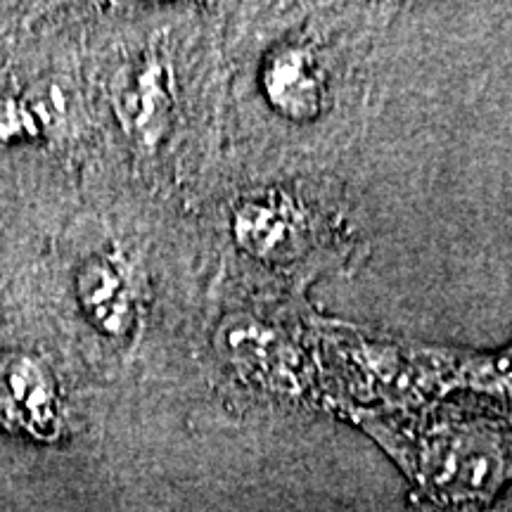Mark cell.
<instances>
[{"label": "cell", "mask_w": 512, "mask_h": 512, "mask_svg": "<svg viewBox=\"0 0 512 512\" xmlns=\"http://www.w3.org/2000/svg\"><path fill=\"white\" fill-rule=\"evenodd\" d=\"M0 422L41 441L60 434L62 401L57 382L36 356L12 351L0 358Z\"/></svg>", "instance_id": "6da1fadb"}, {"label": "cell", "mask_w": 512, "mask_h": 512, "mask_svg": "<svg viewBox=\"0 0 512 512\" xmlns=\"http://www.w3.org/2000/svg\"><path fill=\"white\" fill-rule=\"evenodd\" d=\"M121 126L140 147L152 150L162 143L171 121L169 69L150 57L121 76L114 93Z\"/></svg>", "instance_id": "7a4b0ae2"}, {"label": "cell", "mask_w": 512, "mask_h": 512, "mask_svg": "<svg viewBox=\"0 0 512 512\" xmlns=\"http://www.w3.org/2000/svg\"><path fill=\"white\" fill-rule=\"evenodd\" d=\"M264 93L285 119L313 121L323 110V79L304 46L275 48L264 64Z\"/></svg>", "instance_id": "3957f363"}, {"label": "cell", "mask_w": 512, "mask_h": 512, "mask_svg": "<svg viewBox=\"0 0 512 512\" xmlns=\"http://www.w3.org/2000/svg\"><path fill=\"white\" fill-rule=\"evenodd\" d=\"M76 297L102 335L124 337L133 323V294L121 266L110 256H91L76 273Z\"/></svg>", "instance_id": "277c9868"}, {"label": "cell", "mask_w": 512, "mask_h": 512, "mask_svg": "<svg viewBox=\"0 0 512 512\" xmlns=\"http://www.w3.org/2000/svg\"><path fill=\"white\" fill-rule=\"evenodd\" d=\"M235 240L254 259H278L299 238V221L275 202L252 200L235 211Z\"/></svg>", "instance_id": "5b68a950"}]
</instances>
